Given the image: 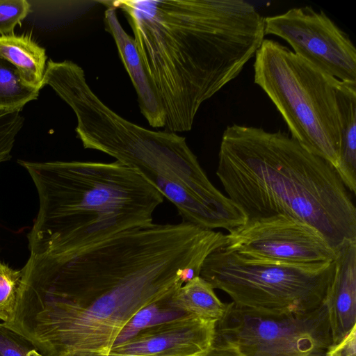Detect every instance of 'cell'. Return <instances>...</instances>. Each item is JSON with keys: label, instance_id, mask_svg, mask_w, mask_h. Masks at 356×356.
<instances>
[{"label": "cell", "instance_id": "1", "mask_svg": "<svg viewBox=\"0 0 356 356\" xmlns=\"http://www.w3.org/2000/svg\"><path fill=\"white\" fill-rule=\"evenodd\" d=\"M11 321L42 356H108L140 309L181 284L137 254L101 248L79 254H31Z\"/></svg>", "mask_w": 356, "mask_h": 356}, {"label": "cell", "instance_id": "2", "mask_svg": "<svg viewBox=\"0 0 356 356\" xmlns=\"http://www.w3.org/2000/svg\"><path fill=\"white\" fill-rule=\"evenodd\" d=\"M110 2L132 29L167 131H190L201 105L241 73L264 40V18L242 0Z\"/></svg>", "mask_w": 356, "mask_h": 356}, {"label": "cell", "instance_id": "3", "mask_svg": "<svg viewBox=\"0 0 356 356\" xmlns=\"http://www.w3.org/2000/svg\"><path fill=\"white\" fill-rule=\"evenodd\" d=\"M216 175L246 220L293 218L314 229L336 253L356 241V207L334 168L281 131L227 127Z\"/></svg>", "mask_w": 356, "mask_h": 356}, {"label": "cell", "instance_id": "4", "mask_svg": "<svg viewBox=\"0 0 356 356\" xmlns=\"http://www.w3.org/2000/svg\"><path fill=\"white\" fill-rule=\"evenodd\" d=\"M37 190L39 210L27 234L31 254L70 253L153 222L162 194L115 161L17 160Z\"/></svg>", "mask_w": 356, "mask_h": 356}, {"label": "cell", "instance_id": "5", "mask_svg": "<svg viewBox=\"0 0 356 356\" xmlns=\"http://www.w3.org/2000/svg\"><path fill=\"white\" fill-rule=\"evenodd\" d=\"M98 151L138 172L175 205L183 221L228 232L246 221L210 181L186 138L176 133L152 131L120 117L103 131Z\"/></svg>", "mask_w": 356, "mask_h": 356}, {"label": "cell", "instance_id": "6", "mask_svg": "<svg viewBox=\"0 0 356 356\" xmlns=\"http://www.w3.org/2000/svg\"><path fill=\"white\" fill-rule=\"evenodd\" d=\"M254 82L282 116L291 137L336 169L340 143V81L287 47L264 39L255 54Z\"/></svg>", "mask_w": 356, "mask_h": 356}, {"label": "cell", "instance_id": "7", "mask_svg": "<svg viewBox=\"0 0 356 356\" xmlns=\"http://www.w3.org/2000/svg\"><path fill=\"white\" fill-rule=\"evenodd\" d=\"M334 261L296 264L259 260L221 248L204 260L200 276L227 293L236 307L259 315L314 312L325 302Z\"/></svg>", "mask_w": 356, "mask_h": 356}, {"label": "cell", "instance_id": "8", "mask_svg": "<svg viewBox=\"0 0 356 356\" xmlns=\"http://www.w3.org/2000/svg\"><path fill=\"white\" fill-rule=\"evenodd\" d=\"M235 346L242 356H326L332 346L325 302L304 315H259L228 303L216 323L213 342Z\"/></svg>", "mask_w": 356, "mask_h": 356}, {"label": "cell", "instance_id": "9", "mask_svg": "<svg viewBox=\"0 0 356 356\" xmlns=\"http://www.w3.org/2000/svg\"><path fill=\"white\" fill-rule=\"evenodd\" d=\"M264 33L285 40L295 54L327 75L356 83L355 47L323 10L305 6L267 17Z\"/></svg>", "mask_w": 356, "mask_h": 356}, {"label": "cell", "instance_id": "10", "mask_svg": "<svg viewBox=\"0 0 356 356\" xmlns=\"http://www.w3.org/2000/svg\"><path fill=\"white\" fill-rule=\"evenodd\" d=\"M226 236L225 250L259 260L315 264L337 256L314 229L283 216L246 220Z\"/></svg>", "mask_w": 356, "mask_h": 356}, {"label": "cell", "instance_id": "11", "mask_svg": "<svg viewBox=\"0 0 356 356\" xmlns=\"http://www.w3.org/2000/svg\"><path fill=\"white\" fill-rule=\"evenodd\" d=\"M216 322L185 314L149 326L109 354L144 356H197L213 345Z\"/></svg>", "mask_w": 356, "mask_h": 356}, {"label": "cell", "instance_id": "12", "mask_svg": "<svg viewBox=\"0 0 356 356\" xmlns=\"http://www.w3.org/2000/svg\"><path fill=\"white\" fill-rule=\"evenodd\" d=\"M106 9L104 13L105 29L116 44L120 60L136 90L140 112L154 128L164 127L165 112L156 88L149 76L137 49L134 38L122 26L117 8L110 1H99Z\"/></svg>", "mask_w": 356, "mask_h": 356}, {"label": "cell", "instance_id": "13", "mask_svg": "<svg viewBox=\"0 0 356 356\" xmlns=\"http://www.w3.org/2000/svg\"><path fill=\"white\" fill-rule=\"evenodd\" d=\"M325 304L332 345H336L356 327V241L337 252Z\"/></svg>", "mask_w": 356, "mask_h": 356}, {"label": "cell", "instance_id": "14", "mask_svg": "<svg viewBox=\"0 0 356 356\" xmlns=\"http://www.w3.org/2000/svg\"><path fill=\"white\" fill-rule=\"evenodd\" d=\"M340 143L335 169L350 193L356 195V83L340 81L337 90Z\"/></svg>", "mask_w": 356, "mask_h": 356}, {"label": "cell", "instance_id": "15", "mask_svg": "<svg viewBox=\"0 0 356 356\" xmlns=\"http://www.w3.org/2000/svg\"><path fill=\"white\" fill-rule=\"evenodd\" d=\"M0 58L11 63L24 83L35 89L43 87L47 56L44 48L28 34L0 36Z\"/></svg>", "mask_w": 356, "mask_h": 356}, {"label": "cell", "instance_id": "16", "mask_svg": "<svg viewBox=\"0 0 356 356\" xmlns=\"http://www.w3.org/2000/svg\"><path fill=\"white\" fill-rule=\"evenodd\" d=\"M169 305L187 314L218 322L228 307L216 295L210 283L196 276L175 290L168 298Z\"/></svg>", "mask_w": 356, "mask_h": 356}, {"label": "cell", "instance_id": "17", "mask_svg": "<svg viewBox=\"0 0 356 356\" xmlns=\"http://www.w3.org/2000/svg\"><path fill=\"white\" fill-rule=\"evenodd\" d=\"M40 90L26 85L17 70L0 58V113L19 111L39 96Z\"/></svg>", "mask_w": 356, "mask_h": 356}, {"label": "cell", "instance_id": "18", "mask_svg": "<svg viewBox=\"0 0 356 356\" xmlns=\"http://www.w3.org/2000/svg\"><path fill=\"white\" fill-rule=\"evenodd\" d=\"M170 295L137 312L122 328L113 346L127 341L145 328L187 314L169 305Z\"/></svg>", "mask_w": 356, "mask_h": 356}, {"label": "cell", "instance_id": "19", "mask_svg": "<svg viewBox=\"0 0 356 356\" xmlns=\"http://www.w3.org/2000/svg\"><path fill=\"white\" fill-rule=\"evenodd\" d=\"M22 269H14L0 261V321L7 323L13 318L17 303Z\"/></svg>", "mask_w": 356, "mask_h": 356}, {"label": "cell", "instance_id": "20", "mask_svg": "<svg viewBox=\"0 0 356 356\" xmlns=\"http://www.w3.org/2000/svg\"><path fill=\"white\" fill-rule=\"evenodd\" d=\"M24 122L20 112L0 113V163L11 159L12 149Z\"/></svg>", "mask_w": 356, "mask_h": 356}, {"label": "cell", "instance_id": "21", "mask_svg": "<svg viewBox=\"0 0 356 356\" xmlns=\"http://www.w3.org/2000/svg\"><path fill=\"white\" fill-rule=\"evenodd\" d=\"M0 356H42L33 343L0 323Z\"/></svg>", "mask_w": 356, "mask_h": 356}, {"label": "cell", "instance_id": "22", "mask_svg": "<svg viewBox=\"0 0 356 356\" xmlns=\"http://www.w3.org/2000/svg\"><path fill=\"white\" fill-rule=\"evenodd\" d=\"M31 12V4L26 0H0V36L13 33Z\"/></svg>", "mask_w": 356, "mask_h": 356}, {"label": "cell", "instance_id": "23", "mask_svg": "<svg viewBox=\"0 0 356 356\" xmlns=\"http://www.w3.org/2000/svg\"><path fill=\"white\" fill-rule=\"evenodd\" d=\"M356 327L341 341L332 345L326 356H356Z\"/></svg>", "mask_w": 356, "mask_h": 356}, {"label": "cell", "instance_id": "24", "mask_svg": "<svg viewBox=\"0 0 356 356\" xmlns=\"http://www.w3.org/2000/svg\"><path fill=\"white\" fill-rule=\"evenodd\" d=\"M197 356H242L238 349L229 343L213 342L212 346L204 353Z\"/></svg>", "mask_w": 356, "mask_h": 356}, {"label": "cell", "instance_id": "25", "mask_svg": "<svg viewBox=\"0 0 356 356\" xmlns=\"http://www.w3.org/2000/svg\"><path fill=\"white\" fill-rule=\"evenodd\" d=\"M108 356H144V355H113V354H109Z\"/></svg>", "mask_w": 356, "mask_h": 356}, {"label": "cell", "instance_id": "26", "mask_svg": "<svg viewBox=\"0 0 356 356\" xmlns=\"http://www.w3.org/2000/svg\"><path fill=\"white\" fill-rule=\"evenodd\" d=\"M0 261H1V259H0Z\"/></svg>", "mask_w": 356, "mask_h": 356}]
</instances>
